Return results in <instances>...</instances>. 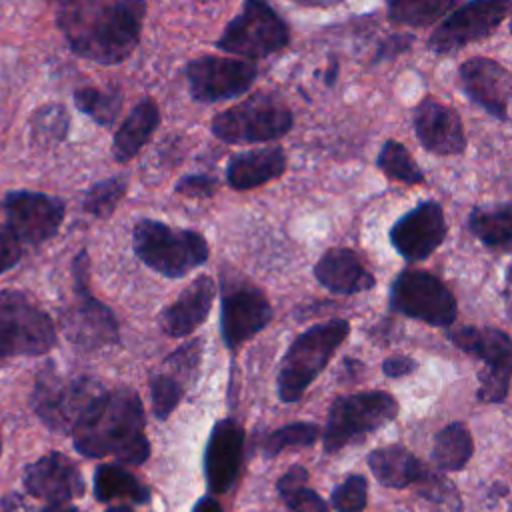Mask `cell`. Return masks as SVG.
Wrapping results in <instances>:
<instances>
[{"instance_id":"1","label":"cell","mask_w":512,"mask_h":512,"mask_svg":"<svg viewBox=\"0 0 512 512\" xmlns=\"http://www.w3.org/2000/svg\"><path fill=\"white\" fill-rule=\"evenodd\" d=\"M56 22L70 50L98 64H120L140 42L146 0H56Z\"/></svg>"},{"instance_id":"2","label":"cell","mask_w":512,"mask_h":512,"mask_svg":"<svg viewBox=\"0 0 512 512\" xmlns=\"http://www.w3.org/2000/svg\"><path fill=\"white\" fill-rule=\"evenodd\" d=\"M138 394L130 388L100 390L72 428L74 448L86 458L114 456L120 464H144L150 442Z\"/></svg>"},{"instance_id":"3","label":"cell","mask_w":512,"mask_h":512,"mask_svg":"<svg viewBox=\"0 0 512 512\" xmlns=\"http://www.w3.org/2000/svg\"><path fill=\"white\" fill-rule=\"evenodd\" d=\"M136 258L166 278H182L208 260L206 238L188 228L142 218L132 230Z\"/></svg>"},{"instance_id":"4","label":"cell","mask_w":512,"mask_h":512,"mask_svg":"<svg viewBox=\"0 0 512 512\" xmlns=\"http://www.w3.org/2000/svg\"><path fill=\"white\" fill-rule=\"evenodd\" d=\"M350 332L348 320L334 318L310 326L292 340L280 360L276 388L282 402H296L324 370L332 354Z\"/></svg>"},{"instance_id":"5","label":"cell","mask_w":512,"mask_h":512,"mask_svg":"<svg viewBox=\"0 0 512 512\" xmlns=\"http://www.w3.org/2000/svg\"><path fill=\"white\" fill-rule=\"evenodd\" d=\"M292 110L276 96L256 92L212 120V134L228 144L268 142L290 132Z\"/></svg>"},{"instance_id":"6","label":"cell","mask_w":512,"mask_h":512,"mask_svg":"<svg viewBox=\"0 0 512 512\" xmlns=\"http://www.w3.org/2000/svg\"><path fill=\"white\" fill-rule=\"evenodd\" d=\"M56 344L52 318L18 290L0 292V364L14 356H40Z\"/></svg>"},{"instance_id":"7","label":"cell","mask_w":512,"mask_h":512,"mask_svg":"<svg viewBox=\"0 0 512 512\" xmlns=\"http://www.w3.org/2000/svg\"><path fill=\"white\" fill-rule=\"evenodd\" d=\"M398 414V402L382 390L358 392L332 402L324 428V450L338 452L368 434L390 424Z\"/></svg>"},{"instance_id":"8","label":"cell","mask_w":512,"mask_h":512,"mask_svg":"<svg viewBox=\"0 0 512 512\" xmlns=\"http://www.w3.org/2000/svg\"><path fill=\"white\" fill-rule=\"evenodd\" d=\"M290 40V30L266 0H244L242 10L228 22L216 48L246 58H264L280 52Z\"/></svg>"},{"instance_id":"9","label":"cell","mask_w":512,"mask_h":512,"mask_svg":"<svg viewBox=\"0 0 512 512\" xmlns=\"http://www.w3.org/2000/svg\"><path fill=\"white\" fill-rule=\"evenodd\" d=\"M390 306L408 318L436 328L454 324L458 304L450 288L426 270H404L390 286Z\"/></svg>"},{"instance_id":"10","label":"cell","mask_w":512,"mask_h":512,"mask_svg":"<svg viewBox=\"0 0 512 512\" xmlns=\"http://www.w3.org/2000/svg\"><path fill=\"white\" fill-rule=\"evenodd\" d=\"M72 274L76 302L62 314V326L68 340L84 350H96L116 342L118 324L112 310L88 290V254L84 250L74 258Z\"/></svg>"},{"instance_id":"11","label":"cell","mask_w":512,"mask_h":512,"mask_svg":"<svg viewBox=\"0 0 512 512\" xmlns=\"http://www.w3.org/2000/svg\"><path fill=\"white\" fill-rule=\"evenodd\" d=\"M102 386L86 376L64 378L42 370L32 390V408L38 418L56 432H72L76 420Z\"/></svg>"},{"instance_id":"12","label":"cell","mask_w":512,"mask_h":512,"mask_svg":"<svg viewBox=\"0 0 512 512\" xmlns=\"http://www.w3.org/2000/svg\"><path fill=\"white\" fill-rule=\"evenodd\" d=\"M512 12V0H470L448 14L430 34L428 46L436 54H450L496 32Z\"/></svg>"},{"instance_id":"13","label":"cell","mask_w":512,"mask_h":512,"mask_svg":"<svg viewBox=\"0 0 512 512\" xmlns=\"http://www.w3.org/2000/svg\"><path fill=\"white\" fill-rule=\"evenodd\" d=\"M6 228L20 240V244L40 246L54 238L64 220L66 206L60 198L32 192L12 190L0 202Z\"/></svg>"},{"instance_id":"14","label":"cell","mask_w":512,"mask_h":512,"mask_svg":"<svg viewBox=\"0 0 512 512\" xmlns=\"http://www.w3.org/2000/svg\"><path fill=\"white\" fill-rule=\"evenodd\" d=\"M272 320V306L266 294L250 280H224L220 330L228 350L240 348L246 340L264 330Z\"/></svg>"},{"instance_id":"15","label":"cell","mask_w":512,"mask_h":512,"mask_svg":"<svg viewBox=\"0 0 512 512\" xmlns=\"http://www.w3.org/2000/svg\"><path fill=\"white\" fill-rule=\"evenodd\" d=\"M188 90L198 102H220L236 98L254 84L256 64L228 56H198L184 68Z\"/></svg>"},{"instance_id":"16","label":"cell","mask_w":512,"mask_h":512,"mask_svg":"<svg viewBox=\"0 0 512 512\" xmlns=\"http://www.w3.org/2000/svg\"><path fill=\"white\" fill-rule=\"evenodd\" d=\"M444 210L436 200H424L402 214L390 228V242L408 262L428 258L446 238Z\"/></svg>"},{"instance_id":"17","label":"cell","mask_w":512,"mask_h":512,"mask_svg":"<svg viewBox=\"0 0 512 512\" xmlns=\"http://www.w3.org/2000/svg\"><path fill=\"white\" fill-rule=\"evenodd\" d=\"M464 94L498 120H508L512 74L492 58H470L458 70Z\"/></svg>"},{"instance_id":"18","label":"cell","mask_w":512,"mask_h":512,"mask_svg":"<svg viewBox=\"0 0 512 512\" xmlns=\"http://www.w3.org/2000/svg\"><path fill=\"white\" fill-rule=\"evenodd\" d=\"M244 458V430L232 418L218 420L204 450V476L212 494H224L236 482Z\"/></svg>"},{"instance_id":"19","label":"cell","mask_w":512,"mask_h":512,"mask_svg":"<svg viewBox=\"0 0 512 512\" xmlns=\"http://www.w3.org/2000/svg\"><path fill=\"white\" fill-rule=\"evenodd\" d=\"M26 490L48 504H66L82 496L84 480L78 466L60 452H50L24 470Z\"/></svg>"},{"instance_id":"20","label":"cell","mask_w":512,"mask_h":512,"mask_svg":"<svg viewBox=\"0 0 512 512\" xmlns=\"http://www.w3.org/2000/svg\"><path fill=\"white\" fill-rule=\"evenodd\" d=\"M414 130L428 152L450 156L466 148V134L458 112L432 96L420 100L414 108Z\"/></svg>"},{"instance_id":"21","label":"cell","mask_w":512,"mask_h":512,"mask_svg":"<svg viewBox=\"0 0 512 512\" xmlns=\"http://www.w3.org/2000/svg\"><path fill=\"white\" fill-rule=\"evenodd\" d=\"M216 294V284L210 276L202 274L194 278L180 296L162 310L160 328L172 338L192 334L210 314Z\"/></svg>"},{"instance_id":"22","label":"cell","mask_w":512,"mask_h":512,"mask_svg":"<svg viewBox=\"0 0 512 512\" xmlns=\"http://www.w3.org/2000/svg\"><path fill=\"white\" fill-rule=\"evenodd\" d=\"M316 280L332 294H358L374 288L376 278L364 266V260L350 248H328L314 266Z\"/></svg>"},{"instance_id":"23","label":"cell","mask_w":512,"mask_h":512,"mask_svg":"<svg viewBox=\"0 0 512 512\" xmlns=\"http://www.w3.org/2000/svg\"><path fill=\"white\" fill-rule=\"evenodd\" d=\"M450 340L466 354L484 362V370L512 378V336L492 326L452 330Z\"/></svg>"},{"instance_id":"24","label":"cell","mask_w":512,"mask_h":512,"mask_svg":"<svg viewBox=\"0 0 512 512\" xmlns=\"http://www.w3.org/2000/svg\"><path fill=\"white\" fill-rule=\"evenodd\" d=\"M286 168V154L280 146H266L238 152L228 160L226 180L234 190H250L278 178Z\"/></svg>"},{"instance_id":"25","label":"cell","mask_w":512,"mask_h":512,"mask_svg":"<svg viewBox=\"0 0 512 512\" xmlns=\"http://www.w3.org/2000/svg\"><path fill=\"white\" fill-rule=\"evenodd\" d=\"M160 124V110L152 98H142L120 124L112 140V158L118 164L132 160Z\"/></svg>"},{"instance_id":"26","label":"cell","mask_w":512,"mask_h":512,"mask_svg":"<svg viewBox=\"0 0 512 512\" xmlns=\"http://www.w3.org/2000/svg\"><path fill=\"white\" fill-rule=\"evenodd\" d=\"M368 466L376 480L388 488H406L416 484L424 466L404 446H384L368 454Z\"/></svg>"},{"instance_id":"27","label":"cell","mask_w":512,"mask_h":512,"mask_svg":"<svg viewBox=\"0 0 512 512\" xmlns=\"http://www.w3.org/2000/svg\"><path fill=\"white\" fill-rule=\"evenodd\" d=\"M468 226L484 246L512 252V204L476 206L470 212Z\"/></svg>"},{"instance_id":"28","label":"cell","mask_w":512,"mask_h":512,"mask_svg":"<svg viewBox=\"0 0 512 512\" xmlns=\"http://www.w3.org/2000/svg\"><path fill=\"white\" fill-rule=\"evenodd\" d=\"M94 496L100 502H112L116 498L130 500L134 504L150 502V490L134 474L120 464H102L94 472Z\"/></svg>"},{"instance_id":"29","label":"cell","mask_w":512,"mask_h":512,"mask_svg":"<svg viewBox=\"0 0 512 512\" xmlns=\"http://www.w3.org/2000/svg\"><path fill=\"white\" fill-rule=\"evenodd\" d=\"M472 452H474L472 436H470L466 424L450 422L434 438L432 460L440 470L456 472L466 466Z\"/></svg>"},{"instance_id":"30","label":"cell","mask_w":512,"mask_h":512,"mask_svg":"<svg viewBox=\"0 0 512 512\" xmlns=\"http://www.w3.org/2000/svg\"><path fill=\"white\" fill-rule=\"evenodd\" d=\"M460 0H388V18L396 24L424 28L436 24Z\"/></svg>"},{"instance_id":"31","label":"cell","mask_w":512,"mask_h":512,"mask_svg":"<svg viewBox=\"0 0 512 512\" xmlns=\"http://www.w3.org/2000/svg\"><path fill=\"white\" fill-rule=\"evenodd\" d=\"M70 126L68 112L62 104H44L30 116V136L32 144L42 150H50L66 140Z\"/></svg>"},{"instance_id":"32","label":"cell","mask_w":512,"mask_h":512,"mask_svg":"<svg viewBox=\"0 0 512 512\" xmlns=\"http://www.w3.org/2000/svg\"><path fill=\"white\" fill-rule=\"evenodd\" d=\"M74 104L98 126L110 128L122 110V92L118 88H80L74 92Z\"/></svg>"},{"instance_id":"33","label":"cell","mask_w":512,"mask_h":512,"mask_svg":"<svg viewBox=\"0 0 512 512\" xmlns=\"http://www.w3.org/2000/svg\"><path fill=\"white\" fill-rule=\"evenodd\" d=\"M378 168L392 180L404 184H422L424 172L418 168L410 152L396 140H386L376 158Z\"/></svg>"},{"instance_id":"34","label":"cell","mask_w":512,"mask_h":512,"mask_svg":"<svg viewBox=\"0 0 512 512\" xmlns=\"http://www.w3.org/2000/svg\"><path fill=\"white\" fill-rule=\"evenodd\" d=\"M126 190H128V180L124 176H110V178L98 180L86 190L82 208L96 218H106L118 208Z\"/></svg>"},{"instance_id":"35","label":"cell","mask_w":512,"mask_h":512,"mask_svg":"<svg viewBox=\"0 0 512 512\" xmlns=\"http://www.w3.org/2000/svg\"><path fill=\"white\" fill-rule=\"evenodd\" d=\"M320 432V426L312 422L286 424L266 436V440L262 442V454L266 458H274L276 454L292 446H312L318 440Z\"/></svg>"},{"instance_id":"36","label":"cell","mask_w":512,"mask_h":512,"mask_svg":"<svg viewBox=\"0 0 512 512\" xmlns=\"http://www.w3.org/2000/svg\"><path fill=\"white\" fill-rule=\"evenodd\" d=\"M152 412L156 418H168L182 398V384L170 374H156L150 380Z\"/></svg>"},{"instance_id":"37","label":"cell","mask_w":512,"mask_h":512,"mask_svg":"<svg viewBox=\"0 0 512 512\" xmlns=\"http://www.w3.org/2000/svg\"><path fill=\"white\" fill-rule=\"evenodd\" d=\"M418 492L432 500V502H438V504H448L454 512H460L462 510V504H460V496H458V490L456 486L444 476V474H438V472H432L424 466L418 482Z\"/></svg>"},{"instance_id":"38","label":"cell","mask_w":512,"mask_h":512,"mask_svg":"<svg viewBox=\"0 0 512 512\" xmlns=\"http://www.w3.org/2000/svg\"><path fill=\"white\" fill-rule=\"evenodd\" d=\"M368 482L360 474H350L332 490V506L336 512H362L366 508Z\"/></svg>"},{"instance_id":"39","label":"cell","mask_w":512,"mask_h":512,"mask_svg":"<svg viewBox=\"0 0 512 512\" xmlns=\"http://www.w3.org/2000/svg\"><path fill=\"white\" fill-rule=\"evenodd\" d=\"M200 352H202V340L194 338L190 342H186L184 346L176 348L168 358L166 364L178 374V376H186L192 378L196 376L198 364H200Z\"/></svg>"},{"instance_id":"40","label":"cell","mask_w":512,"mask_h":512,"mask_svg":"<svg viewBox=\"0 0 512 512\" xmlns=\"http://www.w3.org/2000/svg\"><path fill=\"white\" fill-rule=\"evenodd\" d=\"M218 180L208 174H190L176 182V192L190 198H210L216 192Z\"/></svg>"},{"instance_id":"41","label":"cell","mask_w":512,"mask_h":512,"mask_svg":"<svg viewBox=\"0 0 512 512\" xmlns=\"http://www.w3.org/2000/svg\"><path fill=\"white\" fill-rule=\"evenodd\" d=\"M284 502L292 512H328L326 500L318 492H314L306 486L288 494L284 498Z\"/></svg>"},{"instance_id":"42","label":"cell","mask_w":512,"mask_h":512,"mask_svg":"<svg viewBox=\"0 0 512 512\" xmlns=\"http://www.w3.org/2000/svg\"><path fill=\"white\" fill-rule=\"evenodd\" d=\"M22 258L20 240L2 224L0 226V274L8 272Z\"/></svg>"},{"instance_id":"43","label":"cell","mask_w":512,"mask_h":512,"mask_svg":"<svg viewBox=\"0 0 512 512\" xmlns=\"http://www.w3.org/2000/svg\"><path fill=\"white\" fill-rule=\"evenodd\" d=\"M414 42V36L412 34H392L388 38H384L376 50V56H374V64H380L384 60H390L402 52H406Z\"/></svg>"},{"instance_id":"44","label":"cell","mask_w":512,"mask_h":512,"mask_svg":"<svg viewBox=\"0 0 512 512\" xmlns=\"http://www.w3.org/2000/svg\"><path fill=\"white\" fill-rule=\"evenodd\" d=\"M308 480V470L302 464H294L286 474H282L276 482V490L282 498H286L288 494H292L294 490L306 486Z\"/></svg>"},{"instance_id":"45","label":"cell","mask_w":512,"mask_h":512,"mask_svg":"<svg viewBox=\"0 0 512 512\" xmlns=\"http://www.w3.org/2000/svg\"><path fill=\"white\" fill-rule=\"evenodd\" d=\"M416 370V360L410 358V356H404V354H394V356H388L382 364V372L388 376V378H402L410 372Z\"/></svg>"},{"instance_id":"46","label":"cell","mask_w":512,"mask_h":512,"mask_svg":"<svg viewBox=\"0 0 512 512\" xmlns=\"http://www.w3.org/2000/svg\"><path fill=\"white\" fill-rule=\"evenodd\" d=\"M190 512H222V506L214 496H202Z\"/></svg>"},{"instance_id":"47","label":"cell","mask_w":512,"mask_h":512,"mask_svg":"<svg viewBox=\"0 0 512 512\" xmlns=\"http://www.w3.org/2000/svg\"><path fill=\"white\" fill-rule=\"evenodd\" d=\"M502 298H504V304H506V310H508V314L512 316V264L506 268V278H504Z\"/></svg>"},{"instance_id":"48","label":"cell","mask_w":512,"mask_h":512,"mask_svg":"<svg viewBox=\"0 0 512 512\" xmlns=\"http://www.w3.org/2000/svg\"><path fill=\"white\" fill-rule=\"evenodd\" d=\"M292 2H296L300 6H310V8H330V6H336L344 0H292Z\"/></svg>"},{"instance_id":"49","label":"cell","mask_w":512,"mask_h":512,"mask_svg":"<svg viewBox=\"0 0 512 512\" xmlns=\"http://www.w3.org/2000/svg\"><path fill=\"white\" fill-rule=\"evenodd\" d=\"M42 512H78V510L68 504H48Z\"/></svg>"},{"instance_id":"50","label":"cell","mask_w":512,"mask_h":512,"mask_svg":"<svg viewBox=\"0 0 512 512\" xmlns=\"http://www.w3.org/2000/svg\"><path fill=\"white\" fill-rule=\"evenodd\" d=\"M106 512H134V510L128 508V506H112V508H108Z\"/></svg>"},{"instance_id":"51","label":"cell","mask_w":512,"mask_h":512,"mask_svg":"<svg viewBox=\"0 0 512 512\" xmlns=\"http://www.w3.org/2000/svg\"><path fill=\"white\" fill-rule=\"evenodd\" d=\"M510 32H512V20H510Z\"/></svg>"},{"instance_id":"52","label":"cell","mask_w":512,"mask_h":512,"mask_svg":"<svg viewBox=\"0 0 512 512\" xmlns=\"http://www.w3.org/2000/svg\"><path fill=\"white\" fill-rule=\"evenodd\" d=\"M0 452H2V444H0Z\"/></svg>"}]
</instances>
